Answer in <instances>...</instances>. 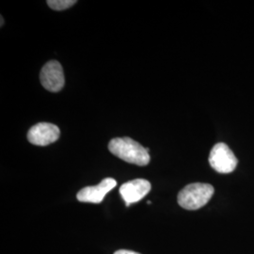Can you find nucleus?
Listing matches in <instances>:
<instances>
[{
  "label": "nucleus",
  "mask_w": 254,
  "mask_h": 254,
  "mask_svg": "<svg viewBox=\"0 0 254 254\" xmlns=\"http://www.w3.org/2000/svg\"><path fill=\"white\" fill-rule=\"evenodd\" d=\"M109 150L127 163L146 166L150 162L148 150L130 137H115L110 140Z\"/></svg>",
  "instance_id": "nucleus-1"
},
{
  "label": "nucleus",
  "mask_w": 254,
  "mask_h": 254,
  "mask_svg": "<svg viewBox=\"0 0 254 254\" xmlns=\"http://www.w3.org/2000/svg\"><path fill=\"white\" fill-rule=\"evenodd\" d=\"M214 192L215 190L210 184L193 183L185 187L179 192L177 200L182 208L198 210L208 202Z\"/></svg>",
  "instance_id": "nucleus-2"
},
{
  "label": "nucleus",
  "mask_w": 254,
  "mask_h": 254,
  "mask_svg": "<svg viewBox=\"0 0 254 254\" xmlns=\"http://www.w3.org/2000/svg\"><path fill=\"white\" fill-rule=\"evenodd\" d=\"M210 166L219 173H231L236 170L238 160L229 146L219 142L214 146L209 155Z\"/></svg>",
  "instance_id": "nucleus-3"
},
{
  "label": "nucleus",
  "mask_w": 254,
  "mask_h": 254,
  "mask_svg": "<svg viewBox=\"0 0 254 254\" xmlns=\"http://www.w3.org/2000/svg\"><path fill=\"white\" fill-rule=\"evenodd\" d=\"M40 80L44 88L51 92H58L64 87V69L57 61H51L43 67L40 73Z\"/></svg>",
  "instance_id": "nucleus-4"
},
{
  "label": "nucleus",
  "mask_w": 254,
  "mask_h": 254,
  "mask_svg": "<svg viewBox=\"0 0 254 254\" xmlns=\"http://www.w3.org/2000/svg\"><path fill=\"white\" fill-rule=\"evenodd\" d=\"M61 136L60 128L50 123H39L31 127L27 133V139L37 146H47L56 142Z\"/></svg>",
  "instance_id": "nucleus-5"
},
{
  "label": "nucleus",
  "mask_w": 254,
  "mask_h": 254,
  "mask_svg": "<svg viewBox=\"0 0 254 254\" xmlns=\"http://www.w3.org/2000/svg\"><path fill=\"white\" fill-rule=\"evenodd\" d=\"M152 189L151 183L145 179H135L132 181L125 183L120 188V194L126 201L127 207L142 200Z\"/></svg>",
  "instance_id": "nucleus-6"
},
{
  "label": "nucleus",
  "mask_w": 254,
  "mask_h": 254,
  "mask_svg": "<svg viewBox=\"0 0 254 254\" xmlns=\"http://www.w3.org/2000/svg\"><path fill=\"white\" fill-rule=\"evenodd\" d=\"M117 186V181L113 178H106L100 184L93 187H87L78 191L76 198L82 202L100 203L105 196Z\"/></svg>",
  "instance_id": "nucleus-7"
},
{
  "label": "nucleus",
  "mask_w": 254,
  "mask_h": 254,
  "mask_svg": "<svg viewBox=\"0 0 254 254\" xmlns=\"http://www.w3.org/2000/svg\"><path fill=\"white\" fill-rule=\"evenodd\" d=\"M76 2L75 0H48L47 5L55 10H64L71 8Z\"/></svg>",
  "instance_id": "nucleus-8"
},
{
  "label": "nucleus",
  "mask_w": 254,
  "mask_h": 254,
  "mask_svg": "<svg viewBox=\"0 0 254 254\" xmlns=\"http://www.w3.org/2000/svg\"><path fill=\"white\" fill-rule=\"evenodd\" d=\"M114 254H137L136 252H132V251H128V250H120L115 252Z\"/></svg>",
  "instance_id": "nucleus-9"
},
{
  "label": "nucleus",
  "mask_w": 254,
  "mask_h": 254,
  "mask_svg": "<svg viewBox=\"0 0 254 254\" xmlns=\"http://www.w3.org/2000/svg\"><path fill=\"white\" fill-rule=\"evenodd\" d=\"M3 21H4V20H3V17L1 16V27L3 26Z\"/></svg>",
  "instance_id": "nucleus-10"
}]
</instances>
